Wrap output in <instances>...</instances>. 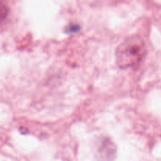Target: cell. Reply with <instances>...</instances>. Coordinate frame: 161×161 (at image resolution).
Returning a JSON list of instances; mask_svg holds the SVG:
<instances>
[{
	"instance_id": "obj_3",
	"label": "cell",
	"mask_w": 161,
	"mask_h": 161,
	"mask_svg": "<svg viewBox=\"0 0 161 161\" xmlns=\"http://www.w3.org/2000/svg\"><path fill=\"white\" fill-rule=\"evenodd\" d=\"M8 14V7L3 2L0 1V24L6 19Z\"/></svg>"
},
{
	"instance_id": "obj_1",
	"label": "cell",
	"mask_w": 161,
	"mask_h": 161,
	"mask_svg": "<svg viewBox=\"0 0 161 161\" xmlns=\"http://www.w3.org/2000/svg\"><path fill=\"white\" fill-rule=\"evenodd\" d=\"M146 51V45L141 37L138 36H129L121 42L116 48V63L122 69L136 66L143 59Z\"/></svg>"
},
{
	"instance_id": "obj_2",
	"label": "cell",
	"mask_w": 161,
	"mask_h": 161,
	"mask_svg": "<svg viewBox=\"0 0 161 161\" xmlns=\"http://www.w3.org/2000/svg\"><path fill=\"white\" fill-rule=\"evenodd\" d=\"M96 150L99 161H113L116 157V146L109 138H100Z\"/></svg>"
}]
</instances>
